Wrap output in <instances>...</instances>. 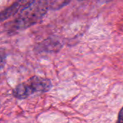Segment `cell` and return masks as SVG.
I'll return each instance as SVG.
<instances>
[{"instance_id": "cell-1", "label": "cell", "mask_w": 123, "mask_h": 123, "mask_svg": "<svg viewBox=\"0 0 123 123\" xmlns=\"http://www.w3.org/2000/svg\"><path fill=\"white\" fill-rule=\"evenodd\" d=\"M49 1H29L20 12L15 21L17 28H26L37 22L49 8Z\"/></svg>"}, {"instance_id": "cell-2", "label": "cell", "mask_w": 123, "mask_h": 123, "mask_svg": "<svg viewBox=\"0 0 123 123\" xmlns=\"http://www.w3.org/2000/svg\"><path fill=\"white\" fill-rule=\"evenodd\" d=\"M51 87L52 84L49 79L35 76L17 85L13 90V95L17 99H26L35 93L47 92Z\"/></svg>"}, {"instance_id": "cell-3", "label": "cell", "mask_w": 123, "mask_h": 123, "mask_svg": "<svg viewBox=\"0 0 123 123\" xmlns=\"http://www.w3.org/2000/svg\"><path fill=\"white\" fill-rule=\"evenodd\" d=\"M26 1H17V2H15L14 4H13L9 7L6 8L4 11H3L1 13H0V22L7 19L10 16H12L13 14H14L17 12V10L19 9L20 6H22V4H23Z\"/></svg>"}, {"instance_id": "cell-4", "label": "cell", "mask_w": 123, "mask_h": 123, "mask_svg": "<svg viewBox=\"0 0 123 123\" xmlns=\"http://www.w3.org/2000/svg\"><path fill=\"white\" fill-rule=\"evenodd\" d=\"M116 123H123V107L120 110L118 115V120Z\"/></svg>"}, {"instance_id": "cell-5", "label": "cell", "mask_w": 123, "mask_h": 123, "mask_svg": "<svg viewBox=\"0 0 123 123\" xmlns=\"http://www.w3.org/2000/svg\"><path fill=\"white\" fill-rule=\"evenodd\" d=\"M4 64V57L0 53V68H2Z\"/></svg>"}]
</instances>
